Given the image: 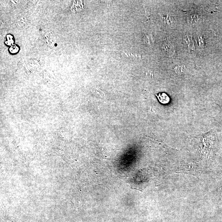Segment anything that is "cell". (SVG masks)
I'll list each match as a JSON object with an SVG mask.
<instances>
[{
	"label": "cell",
	"mask_w": 222,
	"mask_h": 222,
	"mask_svg": "<svg viewBox=\"0 0 222 222\" xmlns=\"http://www.w3.org/2000/svg\"><path fill=\"white\" fill-rule=\"evenodd\" d=\"M156 96L159 102L164 105L169 103L170 101L169 96L165 93H157L156 94Z\"/></svg>",
	"instance_id": "cell-1"
}]
</instances>
